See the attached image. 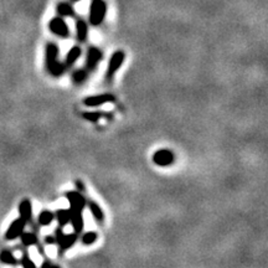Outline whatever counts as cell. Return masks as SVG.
Listing matches in <instances>:
<instances>
[{
  "label": "cell",
  "instance_id": "6da1fadb",
  "mask_svg": "<svg viewBox=\"0 0 268 268\" xmlns=\"http://www.w3.org/2000/svg\"><path fill=\"white\" fill-rule=\"evenodd\" d=\"M45 63L48 72L52 76H55V77L62 76L63 73H65L66 68H67L65 66V63L58 61V47L57 45L53 44V42H48V44L46 45Z\"/></svg>",
  "mask_w": 268,
  "mask_h": 268
},
{
  "label": "cell",
  "instance_id": "7a4b0ae2",
  "mask_svg": "<svg viewBox=\"0 0 268 268\" xmlns=\"http://www.w3.org/2000/svg\"><path fill=\"white\" fill-rule=\"evenodd\" d=\"M107 14V2L104 0H92L89 5L88 21L92 26H99Z\"/></svg>",
  "mask_w": 268,
  "mask_h": 268
},
{
  "label": "cell",
  "instance_id": "3957f363",
  "mask_svg": "<svg viewBox=\"0 0 268 268\" xmlns=\"http://www.w3.org/2000/svg\"><path fill=\"white\" fill-rule=\"evenodd\" d=\"M48 29L56 36L61 37V39H67L70 36V29H68V25L66 24V21L63 20V17L61 16H55L52 20H50L48 22Z\"/></svg>",
  "mask_w": 268,
  "mask_h": 268
},
{
  "label": "cell",
  "instance_id": "277c9868",
  "mask_svg": "<svg viewBox=\"0 0 268 268\" xmlns=\"http://www.w3.org/2000/svg\"><path fill=\"white\" fill-rule=\"evenodd\" d=\"M124 60H126V53L122 50L116 51L113 55L111 56V60H109L108 67H107V72H106V78L107 80H111L114 75H116L117 71L122 67L123 65Z\"/></svg>",
  "mask_w": 268,
  "mask_h": 268
},
{
  "label": "cell",
  "instance_id": "5b68a950",
  "mask_svg": "<svg viewBox=\"0 0 268 268\" xmlns=\"http://www.w3.org/2000/svg\"><path fill=\"white\" fill-rule=\"evenodd\" d=\"M25 226H26V223H25L24 220H22L21 218L16 219L15 221H12L11 224H10L9 229L6 230V232H5V240L6 241H12V240H16L17 237L20 236V235L24 232Z\"/></svg>",
  "mask_w": 268,
  "mask_h": 268
},
{
  "label": "cell",
  "instance_id": "8992f818",
  "mask_svg": "<svg viewBox=\"0 0 268 268\" xmlns=\"http://www.w3.org/2000/svg\"><path fill=\"white\" fill-rule=\"evenodd\" d=\"M102 60V51L96 46L88 47L87 56H86V70L93 71L98 66V63Z\"/></svg>",
  "mask_w": 268,
  "mask_h": 268
},
{
  "label": "cell",
  "instance_id": "52a82bcc",
  "mask_svg": "<svg viewBox=\"0 0 268 268\" xmlns=\"http://www.w3.org/2000/svg\"><path fill=\"white\" fill-rule=\"evenodd\" d=\"M174 159L175 157L173 154V152H170L168 149L158 150L153 155V162L157 165H159V167H169V165H172L174 163Z\"/></svg>",
  "mask_w": 268,
  "mask_h": 268
},
{
  "label": "cell",
  "instance_id": "ba28073f",
  "mask_svg": "<svg viewBox=\"0 0 268 268\" xmlns=\"http://www.w3.org/2000/svg\"><path fill=\"white\" fill-rule=\"evenodd\" d=\"M66 198H67L68 203H70L71 209H75V210L82 211L86 206V199L80 191H70V193L66 194Z\"/></svg>",
  "mask_w": 268,
  "mask_h": 268
},
{
  "label": "cell",
  "instance_id": "9c48e42d",
  "mask_svg": "<svg viewBox=\"0 0 268 268\" xmlns=\"http://www.w3.org/2000/svg\"><path fill=\"white\" fill-rule=\"evenodd\" d=\"M76 39L78 42H86L88 39V22L82 16L76 17Z\"/></svg>",
  "mask_w": 268,
  "mask_h": 268
},
{
  "label": "cell",
  "instance_id": "30bf717a",
  "mask_svg": "<svg viewBox=\"0 0 268 268\" xmlns=\"http://www.w3.org/2000/svg\"><path fill=\"white\" fill-rule=\"evenodd\" d=\"M116 97L113 94L109 93H104V94H97V96H91L85 98L83 103L87 107H97V106H102L104 103H108V102H114Z\"/></svg>",
  "mask_w": 268,
  "mask_h": 268
},
{
  "label": "cell",
  "instance_id": "8fae6325",
  "mask_svg": "<svg viewBox=\"0 0 268 268\" xmlns=\"http://www.w3.org/2000/svg\"><path fill=\"white\" fill-rule=\"evenodd\" d=\"M56 12H57V16L63 17V19L76 16V10L73 7V4H71L70 1L58 2L57 6H56Z\"/></svg>",
  "mask_w": 268,
  "mask_h": 268
},
{
  "label": "cell",
  "instance_id": "7c38bea8",
  "mask_svg": "<svg viewBox=\"0 0 268 268\" xmlns=\"http://www.w3.org/2000/svg\"><path fill=\"white\" fill-rule=\"evenodd\" d=\"M19 214L20 218L25 221V223H29L32 218V205L31 201L27 200V199H24L21 203L19 204Z\"/></svg>",
  "mask_w": 268,
  "mask_h": 268
},
{
  "label": "cell",
  "instance_id": "4fadbf2b",
  "mask_svg": "<svg viewBox=\"0 0 268 268\" xmlns=\"http://www.w3.org/2000/svg\"><path fill=\"white\" fill-rule=\"evenodd\" d=\"M71 211V223H72L73 229H75V234H80L83 230V218L82 211L75 210V209H70Z\"/></svg>",
  "mask_w": 268,
  "mask_h": 268
},
{
  "label": "cell",
  "instance_id": "5bb4252c",
  "mask_svg": "<svg viewBox=\"0 0 268 268\" xmlns=\"http://www.w3.org/2000/svg\"><path fill=\"white\" fill-rule=\"evenodd\" d=\"M81 55H82V48L80 46H73L66 55V60L63 62L66 67H71V66L75 65V62L81 57Z\"/></svg>",
  "mask_w": 268,
  "mask_h": 268
},
{
  "label": "cell",
  "instance_id": "9a60e30c",
  "mask_svg": "<svg viewBox=\"0 0 268 268\" xmlns=\"http://www.w3.org/2000/svg\"><path fill=\"white\" fill-rule=\"evenodd\" d=\"M77 240V234H70V235H63L61 240L58 241V246H60V251H67L70 247L73 246V244Z\"/></svg>",
  "mask_w": 268,
  "mask_h": 268
},
{
  "label": "cell",
  "instance_id": "2e32d148",
  "mask_svg": "<svg viewBox=\"0 0 268 268\" xmlns=\"http://www.w3.org/2000/svg\"><path fill=\"white\" fill-rule=\"evenodd\" d=\"M86 205H88L89 210H91L92 215L94 216V219H96L98 223H103L104 214H103V211H102V209L99 208V205H97L94 201H88V203H86Z\"/></svg>",
  "mask_w": 268,
  "mask_h": 268
},
{
  "label": "cell",
  "instance_id": "e0dca14e",
  "mask_svg": "<svg viewBox=\"0 0 268 268\" xmlns=\"http://www.w3.org/2000/svg\"><path fill=\"white\" fill-rule=\"evenodd\" d=\"M0 262H2L5 265H10V266H16L19 264V261L15 259L14 255L10 251H7V250H2L0 252Z\"/></svg>",
  "mask_w": 268,
  "mask_h": 268
},
{
  "label": "cell",
  "instance_id": "ac0fdd59",
  "mask_svg": "<svg viewBox=\"0 0 268 268\" xmlns=\"http://www.w3.org/2000/svg\"><path fill=\"white\" fill-rule=\"evenodd\" d=\"M87 77H88V71L85 70V68H81V70L78 68V70H76L75 72L72 73V80L76 85H82V83H85Z\"/></svg>",
  "mask_w": 268,
  "mask_h": 268
},
{
  "label": "cell",
  "instance_id": "d6986e66",
  "mask_svg": "<svg viewBox=\"0 0 268 268\" xmlns=\"http://www.w3.org/2000/svg\"><path fill=\"white\" fill-rule=\"evenodd\" d=\"M56 220L60 224V226H66L71 221V211L58 210L57 214H56Z\"/></svg>",
  "mask_w": 268,
  "mask_h": 268
},
{
  "label": "cell",
  "instance_id": "ffe728a7",
  "mask_svg": "<svg viewBox=\"0 0 268 268\" xmlns=\"http://www.w3.org/2000/svg\"><path fill=\"white\" fill-rule=\"evenodd\" d=\"M20 239H21L22 245L26 247L37 244V237L35 236L34 234H31V232H22V234L20 235Z\"/></svg>",
  "mask_w": 268,
  "mask_h": 268
},
{
  "label": "cell",
  "instance_id": "44dd1931",
  "mask_svg": "<svg viewBox=\"0 0 268 268\" xmlns=\"http://www.w3.org/2000/svg\"><path fill=\"white\" fill-rule=\"evenodd\" d=\"M53 219H55V215H53L52 213H50V211L45 210L40 214L39 218H37V221H39V224L42 225V226H47V225L52 223Z\"/></svg>",
  "mask_w": 268,
  "mask_h": 268
},
{
  "label": "cell",
  "instance_id": "7402d4cb",
  "mask_svg": "<svg viewBox=\"0 0 268 268\" xmlns=\"http://www.w3.org/2000/svg\"><path fill=\"white\" fill-rule=\"evenodd\" d=\"M96 241H97V234L93 231L86 232V234L82 236V244L87 245V246L93 245Z\"/></svg>",
  "mask_w": 268,
  "mask_h": 268
},
{
  "label": "cell",
  "instance_id": "603a6c76",
  "mask_svg": "<svg viewBox=\"0 0 268 268\" xmlns=\"http://www.w3.org/2000/svg\"><path fill=\"white\" fill-rule=\"evenodd\" d=\"M82 117L86 119V121L98 122L99 118L102 117V114L99 113V112H85V113L82 114Z\"/></svg>",
  "mask_w": 268,
  "mask_h": 268
},
{
  "label": "cell",
  "instance_id": "cb8c5ba5",
  "mask_svg": "<svg viewBox=\"0 0 268 268\" xmlns=\"http://www.w3.org/2000/svg\"><path fill=\"white\" fill-rule=\"evenodd\" d=\"M21 266L22 268H36V265L34 264V261L32 260H30V257L27 256L26 254L24 255V256L21 257Z\"/></svg>",
  "mask_w": 268,
  "mask_h": 268
},
{
  "label": "cell",
  "instance_id": "d4e9b609",
  "mask_svg": "<svg viewBox=\"0 0 268 268\" xmlns=\"http://www.w3.org/2000/svg\"><path fill=\"white\" fill-rule=\"evenodd\" d=\"M76 188H77V191H80V193H83L85 191V185H83V183L81 180L76 181Z\"/></svg>",
  "mask_w": 268,
  "mask_h": 268
},
{
  "label": "cell",
  "instance_id": "484cf974",
  "mask_svg": "<svg viewBox=\"0 0 268 268\" xmlns=\"http://www.w3.org/2000/svg\"><path fill=\"white\" fill-rule=\"evenodd\" d=\"M41 268H61V267H60V266H57V265L51 264V262H48V261H45L44 264H42Z\"/></svg>",
  "mask_w": 268,
  "mask_h": 268
},
{
  "label": "cell",
  "instance_id": "4316f807",
  "mask_svg": "<svg viewBox=\"0 0 268 268\" xmlns=\"http://www.w3.org/2000/svg\"><path fill=\"white\" fill-rule=\"evenodd\" d=\"M45 242L46 244H55L56 242V239L53 236H46V239H45Z\"/></svg>",
  "mask_w": 268,
  "mask_h": 268
},
{
  "label": "cell",
  "instance_id": "83f0119b",
  "mask_svg": "<svg viewBox=\"0 0 268 268\" xmlns=\"http://www.w3.org/2000/svg\"><path fill=\"white\" fill-rule=\"evenodd\" d=\"M80 1H82V0H70L71 4H76V2H80Z\"/></svg>",
  "mask_w": 268,
  "mask_h": 268
}]
</instances>
